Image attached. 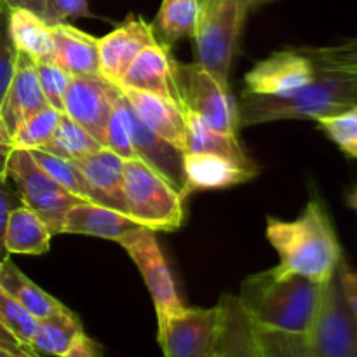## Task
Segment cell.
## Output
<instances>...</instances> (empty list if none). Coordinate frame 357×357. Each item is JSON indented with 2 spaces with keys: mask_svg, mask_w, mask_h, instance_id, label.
Instances as JSON below:
<instances>
[{
  "mask_svg": "<svg viewBox=\"0 0 357 357\" xmlns=\"http://www.w3.org/2000/svg\"><path fill=\"white\" fill-rule=\"evenodd\" d=\"M323 282L272 267L246 278L237 295L253 324L286 333L307 335L321 300Z\"/></svg>",
  "mask_w": 357,
  "mask_h": 357,
  "instance_id": "6da1fadb",
  "label": "cell"
},
{
  "mask_svg": "<svg viewBox=\"0 0 357 357\" xmlns=\"http://www.w3.org/2000/svg\"><path fill=\"white\" fill-rule=\"evenodd\" d=\"M267 239L279 255L282 271L326 282L337 272L342 248L330 215L319 199H310L295 220L267 218Z\"/></svg>",
  "mask_w": 357,
  "mask_h": 357,
  "instance_id": "7a4b0ae2",
  "label": "cell"
},
{
  "mask_svg": "<svg viewBox=\"0 0 357 357\" xmlns=\"http://www.w3.org/2000/svg\"><path fill=\"white\" fill-rule=\"evenodd\" d=\"M357 105V84L342 73L317 70L316 79L286 96L244 94L239 107L243 126L275 121H319Z\"/></svg>",
  "mask_w": 357,
  "mask_h": 357,
  "instance_id": "3957f363",
  "label": "cell"
},
{
  "mask_svg": "<svg viewBox=\"0 0 357 357\" xmlns=\"http://www.w3.org/2000/svg\"><path fill=\"white\" fill-rule=\"evenodd\" d=\"M122 194L126 213L153 232H173L183 225V201L159 173L143 160H124Z\"/></svg>",
  "mask_w": 357,
  "mask_h": 357,
  "instance_id": "277c9868",
  "label": "cell"
},
{
  "mask_svg": "<svg viewBox=\"0 0 357 357\" xmlns=\"http://www.w3.org/2000/svg\"><path fill=\"white\" fill-rule=\"evenodd\" d=\"M248 14L241 0H204L201 6L194 33L197 65L225 84Z\"/></svg>",
  "mask_w": 357,
  "mask_h": 357,
  "instance_id": "5b68a950",
  "label": "cell"
},
{
  "mask_svg": "<svg viewBox=\"0 0 357 357\" xmlns=\"http://www.w3.org/2000/svg\"><path fill=\"white\" fill-rule=\"evenodd\" d=\"M7 176L13 180L21 204L37 213L49 227L52 236L61 234L68 209L84 202L66 192L58 181L52 180L28 150L14 149L9 153Z\"/></svg>",
  "mask_w": 357,
  "mask_h": 357,
  "instance_id": "8992f818",
  "label": "cell"
},
{
  "mask_svg": "<svg viewBox=\"0 0 357 357\" xmlns=\"http://www.w3.org/2000/svg\"><path fill=\"white\" fill-rule=\"evenodd\" d=\"M307 342L316 357H357V323L345 300L338 268L323 282Z\"/></svg>",
  "mask_w": 357,
  "mask_h": 357,
  "instance_id": "52a82bcc",
  "label": "cell"
},
{
  "mask_svg": "<svg viewBox=\"0 0 357 357\" xmlns=\"http://www.w3.org/2000/svg\"><path fill=\"white\" fill-rule=\"evenodd\" d=\"M178 84L185 112L201 115L218 131L237 135L241 126L239 105L230 93L229 84L218 80L197 63H178Z\"/></svg>",
  "mask_w": 357,
  "mask_h": 357,
  "instance_id": "ba28073f",
  "label": "cell"
},
{
  "mask_svg": "<svg viewBox=\"0 0 357 357\" xmlns=\"http://www.w3.org/2000/svg\"><path fill=\"white\" fill-rule=\"evenodd\" d=\"M222 303L183 307L159 328L164 357H216L222 331Z\"/></svg>",
  "mask_w": 357,
  "mask_h": 357,
  "instance_id": "9c48e42d",
  "label": "cell"
},
{
  "mask_svg": "<svg viewBox=\"0 0 357 357\" xmlns=\"http://www.w3.org/2000/svg\"><path fill=\"white\" fill-rule=\"evenodd\" d=\"M155 234L157 232L150 229H139L124 237L119 244L124 248L126 253L138 267L139 274L149 288L150 296H152L153 305H155L157 324L160 328L169 317L180 312L185 305L178 296L173 275L167 267L162 250L157 243Z\"/></svg>",
  "mask_w": 357,
  "mask_h": 357,
  "instance_id": "30bf717a",
  "label": "cell"
},
{
  "mask_svg": "<svg viewBox=\"0 0 357 357\" xmlns=\"http://www.w3.org/2000/svg\"><path fill=\"white\" fill-rule=\"evenodd\" d=\"M316 75V65L302 47L275 51L246 73L243 94L286 96L312 82Z\"/></svg>",
  "mask_w": 357,
  "mask_h": 357,
  "instance_id": "8fae6325",
  "label": "cell"
},
{
  "mask_svg": "<svg viewBox=\"0 0 357 357\" xmlns=\"http://www.w3.org/2000/svg\"><path fill=\"white\" fill-rule=\"evenodd\" d=\"M115 86L101 75L72 77L63 98V114L105 146Z\"/></svg>",
  "mask_w": 357,
  "mask_h": 357,
  "instance_id": "7c38bea8",
  "label": "cell"
},
{
  "mask_svg": "<svg viewBox=\"0 0 357 357\" xmlns=\"http://www.w3.org/2000/svg\"><path fill=\"white\" fill-rule=\"evenodd\" d=\"M115 86L157 94L181 107L178 61L171 54L169 44L162 40L143 49Z\"/></svg>",
  "mask_w": 357,
  "mask_h": 357,
  "instance_id": "4fadbf2b",
  "label": "cell"
},
{
  "mask_svg": "<svg viewBox=\"0 0 357 357\" xmlns=\"http://www.w3.org/2000/svg\"><path fill=\"white\" fill-rule=\"evenodd\" d=\"M159 40L153 24L139 16H131L110 33L98 38L100 75L108 82L117 84L136 56Z\"/></svg>",
  "mask_w": 357,
  "mask_h": 357,
  "instance_id": "5bb4252c",
  "label": "cell"
},
{
  "mask_svg": "<svg viewBox=\"0 0 357 357\" xmlns=\"http://www.w3.org/2000/svg\"><path fill=\"white\" fill-rule=\"evenodd\" d=\"M183 197L199 190H220L241 185L257 176V164H241L229 157L208 152H185Z\"/></svg>",
  "mask_w": 357,
  "mask_h": 357,
  "instance_id": "9a60e30c",
  "label": "cell"
},
{
  "mask_svg": "<svg viewBox=\"0 0 357 357\" xmlns=\"http://www.w3.org/2000/svg\"><path fill=\"white\" fill-rule=\"evenodd\" d=\"M128 101V100H126ZM129 128H131V142L136 157L159 173L174 190H178L183 197L185 190V169H183V152L160 138L159 135L146 128L132 108L128 103ZM185 199V197H183Z\"/></svg>",
  "mask_w": 357,
  "mask_h": 357,
  "instance_id": "2e32d148",
  "label": "cell"
},
{
  "mask_svg": "<svg viewBox=\"0 0 357 357\" xmlns=\"http://www.w3.org/2000/svg\"><path fill=\"white\" fill-rule=\"evenodd\" d=\"M139 229L146 227L139 225L124 211L96 202H79L66 213L61 234L101 237V239L121 243L124 237Z\"/></svg>",
  "mask_w": 357,
  "mask_h": 357,
  "instance_id": "e0dca14e",
  "label": "cell"
},
{
  "mask_svg": "<svg viewBox=\"0 0 357 357\" xmlns=\"http://www.w3.org/2000/svg\"><path fill=\"white\" fill-rule=\"evenodd\" d=\"M136 117L155 135L169 142L181 152L185 150V110L174 101L136 89H121Z\"/></svg>",
  "mask_w": 357,
  "mask_h": 357,
  "instance_id": "ac0fdd59",
  "label": "cell"
},
{
  "mask_svg": "<svg viewBox=\"0 0 357 357\" xmlns=\"http://www.w3.org/2000/svg\"><path fill=\"white\" fill-rule=\"evenodd\" d=\"M40 82H38L35 63L23 52H17L16 72L10 80L0 107V117L6 122L10 135L26 117L47 107Z\"/></svg>",
  "mask_w": 357,
  "mask_h": 357,
  "instance_id": "d6986e66",
  "label": "cell"
},
{
  "mask_svg": "<svg viewBox=\"0 0 357 357\" xmlns=\"http://www.w3.org/2000/svg\"><path fill=\"white\" fill-rule=\"evenodd\" d=\"M73 162L79 167L80 173L86 178L87 185L96 195L98 204L126 213L124 194H122L124 159L121 155L112 152L107 146H101L98 152L89 153V155L73 160Z\"/></svg>",
  "mask_w": 357,
  "mask_h": 357,
  "instance_id": "ffe728a7",
  "label": "cell"
},
{
  "mask_svg": "<svg viewBox=\"0 0 357 357\" xmlns=\"http://www.w3.org/2000/svg\"><path fill=\"white\" fill-rule=\"evenodd\" d=\"M54 37L52 61L65 68L72 77L100 75L98 38L66 21L51 24Z\"/></svg>",
  "mask_w": 357,
  "mask_h": 357,
  "instance_id": "44dd1931",
  "label": "cell"
},
{
  "mask_svg": "<svg viewBox=\"0 0 357 357\" xmlns=\"http://www.w3.org/2000/svg\"><path fill=\"white\" fill-rule=\"evenodd\" d=\"M222 331H220L216 357H264L258 345L255 324L239 303V298L223 295Z\"/></svg>",
  "mask_w": 357,
  "mask_h": 357,
  "instance_id": "7402d4cb",
  "label": "cell"
},
{
  "mask_svg": "<svg viewBox=\"0 0 357 357\" xmlns=\"http://www.w3.org/2000/svg\"><path fill=\"white\" fill-rule=\"evenodd\" d=\"M51 230L44 220L26 208L16 206L9 211L3 230V248L9 255H44L51 248Z\"/></svg>",
  "mask_w": 357,
  "mask_h": 357,
  "instance_id": "603a6c76",
  "label": "cell"
},
{
  "mask_svg": "<svg viewBox=\"0 0 357 357\" xmlns=\"http://www.w3.org/2000/svg\"><path fill=\"white\" fill-rule=\"evenodd\" d=\"M9 33L17 52L31 61H52V26L40 16L26 9H9Z\"/></svg>",
  "mask_w": 357,
  "mask_h": 357,
  "instance_id": "cb8c5ba5",
  "label": "cell"
},
{
  "mask_svg": "<svg viewBox=\"0 0 357 357\" xmlns=\"http://www.w3.org/2000/svg\"><path fill=\"white\" fill-rule=\"evenodd\" d=\"M187 132H185V152H208L229 157L241 164H255L241 145L237 135L218 131L211 128L201 115L185 112Z\"/></svg>",
  "mask_w": 357,
  "mask_h": 357,
  "instance_id": "d4e9b609",
  "label": "cell"
},
{
  "mask_svg": "<svg viewBox=\"0 0 357 357\" xmlns=\"http://www.w3.org/2000/svg\"><path fill=\"white\" fill-rule=\"evenodd\" d=\"M0 286L21 303L37 321L65 309L58 298L45 293L40 286L35 284L30 278L23 274L10 258L0 260Z\"/></svg>",
  "mask_w": 357,
  "mask_h": 357,
  "instance_id": "484cf974",
  "label": "cell"
},
{
  "mask_svg": "<svg viewBox=\"0 0 357 357\" xmlns=\"http://www.w3.org/2000/svg\"><path fill=\"white\" fill-rule=\"evenodd\" d=\"M82 333L84 330L80 319L68 307H65V309L38 321L30 347L38 354L65 357Z\"/></svg>",
  "mask_w": 357,
  "mask_h": 357,
  "instance_id": "4316f807",
  "label": "cell"
},
{
  "mask_svg": "<svg viewBox=\"0 0 357 357\" xmlns=\"http://www.w3.org/2000/svg\"><path fill=\"white\" fill-rule=\"evenodd\" d=\"M199 14V0H162L153 30L160 40L171 45L180 38L194 37Z\"/></svg>",
  "mask_w": 357,
  "mask_h": 357,
  "instance_id": "83f0119b",
  "label": "cell"
},
{
  "mask_svg": "<svg viewBox=\"0 0 357 357\" xmlns=\"http://www.w3.org/2000/svg\"><path fill=\"white\" fill-rule=\"evenodd\" d=\"M101 146L103 145L94 136H91L82 126H79L63 114L49 142L38 150L63 157V159L77 160L89 155V153L98 152Z\"/></svg>",
  "mask_w": 357,
  "mask_h": 357,
  "instance_id": "f1b7e54d",
  "label": "cell"
},
{
  "mask_svg": "<svg viewBox=\"0 0 357 357\" xmlns=\"http://www.w3.org/2000/svg\"><path fill=\"white\" fill-rule=\"evenodd\" d=\"M31 153L35 160H37L38 166L49 174L54 181H58L66 192H70L72 195H75L77 199L84 202H96V195L91 190V187L87 185L86 178L80 173L79 167L75 166L73 160L63 159V157L52 155V153L44 152V150H28Z\"/></svg>",
  "mask_w": 357,
  "mask_h": 357,
  "instance_id": "f546056e",
  "label": "cell"
},
{
  "mask_svg": "<svg viewBox=\"0 0 357 357\" xmlns=\"http://www.w3.org/2000/svg\"><path fill=\"white\" fill-rule=\"evenodd\" d=\"M63 112L56 110L54 107L47 105L42 110L35 112L30 117L24 119L13 132L14 149L33 150L42 149L54 132Z\"/></svg>",
  "mask_w": 357,
  "mask_h": 357,
  "instance_id": "4dcf8cb0",
  "label": "cell"
},
{
  "mask_svg": "<svg viewBox=\"0 0 357 357\" xmlns=\"http://www.w3.org/2000/svg\"><path fill=\"white\" fill-rule=\"evenodd\" d=\"M38 321L0 286V331L16 344L30 347Z\"/></svg>",
  "mask_w": 357,
  "mask_h": 357,
  "instance_id": "1f68e13d",
  "label": "cell"
},
{
  "mask_svg": "<svg viewBox=\"0 0 357 357\" xmlns=\"http://www.w3.org/2000/svg\"><path fill=\"white\" fill-rule=\"evenodd\" d=\"M115 86V84H114ZM105 146L121 155L124 160L138 159L131 142V128H129V115H128V101H126L122 91L115 86L114 103H112L110 117L107 124V138H105Z\"/></svg>",
  "mask_w": 357,
  "mask_h": 357,
  "instance_id": "d6a6232c",
  "label": "cell"
},
{
  "mask_svg": "<svg viewBox=\"0 0 357 357\" xmlns=\"http://www.w3.org/2000/svg\"><path fill=\"white\" fill-rule=\"evenodd\" d=\"M316 65V70L342 73L357 82V42L354 38L324 47H302Z\"/></svg>",
  "mask_w": 357,
  "mask_h": 357,
  "instance_id": "836d02e7",
  "label": "cell"
},
{
  "mask_svg": "<svg viewBox=\"0 0 357 357\" xmlns=\"http://www.w3.org/2000/svg\"><path fill=\"white\" fill-rule=\"evenodd\" d=\"M255 333L264 357H316L310 351L307 335L268 330L257 324H255Z\"/></svg>",
  "mask_w": 357,
  "mask_h": 357,
  "instance_id": "e575fe53",
  "label": "cell"
},
{
  "mask_svg": "<svg viewBox=\"0 0 357 357\" xmlns=\"http://www.w3.org/2000/svg\"><path fill=\"white\" fill-rule=\"evenodd\" d=\"M321 131L347 157L357 159V105L316 121Z\"/></svg>",
  "mask_w": 357,
  "mask_h": 357,
  "instance_id": "d590c367",
  "label": "cell"
},
{
  "mask_svg": "<svg viewBox=\"0 0 357 357\" xmlns=\"http://www.w3.org/2000/svg\"><path fill=\"white\" fill-rule=\"evenodd\" d=\"M35 70H37L38 82H40L42 93L51 107L56 110L63 112V98H65L66 87H68L72 75L56 65L54 61H33Z\"/></svg>",
  "mask_w": 357,
  "mask_h": 357,
  "instance_id": "8d00e7d4",
  "label": "cell"
},
{
  "mask_svg": "<svg viewBox=\"0 0 357 357\" xmlns=\"http://www.w3.org/2000/svg\"><path fill=\"white\" fill-rule=\"evenodd\" d=\"M17 49L9 33V7L0 0V107L16 72Z\"/></svg>",
  "mask_w": 357,
  "mask_h": 357,
  "instance_id": "74e56055",
  "label": "cell"
},
{
  "mask_svg": "<svg viewBox=\"0 0 357 357\" xmlns=\"http://www.w3.org/2000/svg\"><path fill=\"white\" fill-rule=\"evenodd\" d=\"M52 23H63L70 17H93L87 0H47Z\"/></svg>",
  "mask_w": 357,
  "mask_h": 357,
  "instance_id": "f35d334b",
  "label": "cell"
},
{
  "mask_svg": "<svg viewBox=\"0 0 357 357\" xmlns=\"http://www.w3.org/2000/svg\"><path fill=\"white\" fill-rule=\"evenodd\" d=\"M21 201L17 197V194L14 190H10L9 185L2 183L0 185V260L9 257V253L3 248V230H6V222H7V215L13 208L20 206Z\"/></svg>",
  "mask_w": 357,
  "mask_h": 357,
  "instance_id": "ab89813d",
  "label": "cell"
},
{
  "mask_svg": "<svg viewBox=\"0 0 357 357\" xmlns=\"http://www.w3.org/2000/svg\"><path fill=\"white\" fill-rule=\"evenodd\" d=\"M338 272H340V281L342 288H344L345 300H347L349 309H351L352 316H354L357 323V268H351L345 264V260H342Z\"/></svg>",
  "mask_w": 357,
  "mask_h": 357,
  "instance_id": "60d3db41",
  "label": "cell"
},
{
  "mask_svg": "<svg viewBox=\"0 0 357 357\" xmlns=\"http://www.w3.org/2000/svg\"><path fill=\"white\" fill-rule=\"evenodd\" d=\"M30 357H42L37 351L30 347ZM65 357H101V351L98 347V344L94 340H91L86 333H82L79 337V340L72 345Z\"/></svg>",
  "mask_w": 357,
  "mask_h": 357,
  "instance_id": "b9f144b4",
  "label": "cell"
},
{
  "mask_svg": "<svg viewBox=\"0 0 357 357\" xmlns=\"http://www.w3.org/2000/svg\"><path fill=\"white\" fill-rule=\"evenodd\" d=\"M6 6L9 9H26L35 13L37 16H40L42 20L47 21L49 24H54L52 23V16H51V10H49V2L47 0H3Z\"/></svg>",
  "mask_w": 357,
  "mask_h": 357,
  "instance_id": "7bdbcfd3",
  "label": "cell"
},
{
  "mask_svg": "<svg viewBox=\"0 0 357 357\" xmlns=\"http://www.w3.org/2000/svg\"><path fill=\"white\" fill-rule=\"evenodd\" d=\"M0 357H30V347L16 344L13 338L0 333Z\"/></svg>",
  "mask_w": 357,
  "mask_h": 357,
  "instance_id": "ee69618b",
  "label": "cell"
},
{
  "mask_svg": "<svg viewBox=\"0 0 357 357\" xmlns=\"http://www.w3.org/2000/svg\"><path fill=\"white\" fill-rule=\"evenodd\" d=\"M13 150V135H10V131L7 129L3 119L0 117V153H10Z\"/></svg>",
  "mask_w": 357,
  "mask_h": 357,
  "instance_id": "f6af8a7d",
  "label": "cell"
},
{
  "mask_svg": "<svg viewBox=\"0 0 357 357\" xmlns=\"http://www.w3.org/2000/svg\"><path fill=\"white\" fill-rule=\"evenodd\" d=\"M7 162H9V153H0V185L9 180V176H7Z\"/></svg>",
  "mask_w": 357,
  "mask_h": 357,
  "instance_id": "bcb514c9",
  "label": "cell"
},
{
  "mask_svg": "<svg viewBox=\"0 0 357 357\" xmlns=\"http://www.w3.org/2000/svg\"><path fill=\"white\" fill-rule=\"evenodd\" d=\"M241 2H243V6L246 7L248 13H251V10L260 9V7L267 6V3H271L272 0H241Z\"/></svg>",
  "mask_w": 357,
  "mask_h": 357,
  "instance_id": "7dc6e473",
  "label": "cell"
},
{
  "mask_svg": "<svg viewBox=\"0 0 357 357\" xmlns=\"http://www.w3.org/2000/svg\"><path fill=\"white\" fill-rule=\"evenodd\" d=\"M347 202H349V206H351V208L354 209V211L357 213V187L354 188V190L351 192V194H349Z\"/></svg>",
  "mask_w": 357,
  "mask_h": 357,
  "instance_id": "c3c4849f",
  "label": "cell"
},
{
  "mask_svg": "<svg viewBox=\"0 0 357 357\" xmlns=\"http://www.w3.org/2000/svg\"><path fill=\"white\" fill-rule=\"evenodd\" d=\"M202 3H204V0H199V6H202Z\"/></svg>",
  "mask_w": 357,
  "mask_h": 357,
  "instance_id": "681fc988",
  "label": "cell"
},
{
  "mask_svg": "<svg viewBox=\"0 0 357 357\" xmlns=\"http://www.w3.org/2000/svg\"><path fill=\"white\" fill-rule=\"evenodd\" d=\"M354 40H356V42H357V37H354Z\"/></svg>",
  "mask_w": 357,
  "mask_h": 357,
  "instance_id": "f907efd6",
  "label": "cell"
},
{
  "mask_svg": "<svg viewBox=\"0 0 357 357\" xmlns=\"http://www.w3.org/2000/svg\"><path fill=\"white\" fill-rule=\"evenodd\" d=\"M356 84H357V82H356Z\"/></svg>",
  "mask_w": 357,
  "mask_h": 357,
  "instance_id": "816d5d0a",
  "label": "cell"
}]
</instances>
